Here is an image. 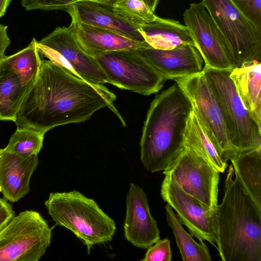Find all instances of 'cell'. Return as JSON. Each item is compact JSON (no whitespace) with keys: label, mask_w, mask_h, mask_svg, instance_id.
<instances>
[{"label":"cell","mask_w":261,"mask_h":261,"mask_svg":"<svg viewBox=\"0 0 261 261\" xmlns=\"http://www.w3.org/2000/svg\"><path fill=\"white\" fill-rule=\"evenodd\" d=\"M115 94L88 82L49 60H42L38 76L16 114L17 128L45 134L60 125L84 122L108 107L125 122L114 104Z\"/></svg>","instance_id":"cell-1"},{"label":"cell","mask_w":261,"mask_h":261,"mask_svg":"<svg viewBox=\"0 0 261 261\" xmlns=\"http://www.w3.org/2000/svg\"><path fill=\"white\" fill-rule=\"evenodd\" d=\"M192 105L175 83L158 94L150 104L140 140L141 161L151 173L164 171L185 146Z\"/></svg>","instance_id":"cell-2"},{"label":"cell","mask_w":261,"mask_h":261,"mask_svg":"<svg viewBox=\"0 0 261 261\" xmlns=\"http://www.w3.org/2000/svg\"><path fill=\"white\" fill-rule=\"evenodd\" d=\"M234 175L230 165L216 210L217 249L223 261H261V211Z\"/></svg>","instance_id":"cell-3"},{"label":"cell","mask_w":261,"mask_h":261,"mask_svg":"<svg viewBox=\"0 0 261 261\" xmlns=\"http://www.w3.org/2000/svg\"><path fill=\"white\" fill-rule=\"evenodd\" d=\"M45 205L56 225L67 228L82 240L88 254L93 245L112 240L116 229L114 220L94 199L80 192L50 193Z\"/></svg>","instance_id":"cell-4"},{"label":"cell","mask_w":261,"mask_h":261,"mask_svg":"<svg viewBox=\"0 0 261 261\" xmlns=\"http://www.w3.org/2000/svg\"><path fill=\"white\" fill-rule=\"evenodd\" d=\"M224 36L234 68L253 60L261 62V29L251 23L232 0H202Z\"/></svg>","instance_id":"cell-5"},{"label":"cell","mask_w":261,"mask_h":261,"mask_svg":"<svg viewBox=\"0 0 261 261\" xmlns=\"http://www.w3.org/2000/svg\"><path fill=\"white\" fill-rule=\"evenodd\" d=\"M231 70L205 66L202 70L222 103L233 146L238 151L260 149L261 127L251 117L238 95L229 76Z\"/></svg>","instance_id":"cell-6"},{"label":"cell","mask_w":261,"mask_h":261,"mask_svg":"<svg viewBox=\"0 0 261 261\" xmlns=\"http://www.w3.org/2000/svg\"><path fill=\"white\" fill-rule=\"evenodd\" d=\"M32 41L24 48L3 59L0 66V120L15 121L20 105L39 72L41 60Z\"/></svg>","instance_id":"cell-7"},{"label":"cell","mask_w":261,"mask_h":261,"mask_svg":"<svg viewBox=\"0 0 261 261\" xmlns=\"http://www.w3.org/2000/svg\"><path fill=\"white\" fill-rule=\"evenodd\" d=\"M173 80L189 99L221 157L227 162L239 151L230 141L222 103L203 71Z\"/></svg>","instance_id":"cell-8"},{"label":"cell","mask_w":261,"mask_h":261,"mask_svg":"<svg viewBox=\"0 0 261 261\" xmlns=\"http://www.w3.org/2000/svg\"><path fill=\"white\" fill-rule=\"evenodd\" d=\"M51 238V229L38 212H22L0 230V261H37Z\"/></svg>","instance_id":"cell-9"},{"label":"cell","mask_w":261,"mask_h":261,"mask_svg":"<svg viewBox=\"0 0 261 261\" xmlns=\"http://www.w3.org/2000/svg\"><path fill=\"white\" fill-rule=\"evenodd\" d=\"M109 83L143 95L159 92L166 81L138 49L105 53L95 58Z\"/></svg>","instance_id":"cell-10"},{"label":"cell","mask_w":261,"mask_h":261,"mask_svg":"<svg viewBox=\"0 0 261 261\" xmlns=\"http://www.w3.org/2000/svg\"><path fill=\"white\" fill-rule=\"evenodd\" d=\"M36 45L39 54L82 79L97 85L109 83L96 59L79 45L70 25L57 27Z\"/></svg>","instance_id":"cell-11"},{"label":"cell","mask_w":261,"mask_h":261,"mask_svg":"<svg viewBox=\"0 0 261 261\" xmlns=\"http://www.w3.org/2000/svg\"><path fill=\"white\" fill-rule=\"evenodd\" d=\"M163 174L211 211L216 210L220 172L192 148L185 145L177 158Z\"/></svg>","instance_id":"cell-12"},{"label":"cell","mask_w":261,"mask_h":261,"mask_svg":"<svg viewBox=\"0 0 261 261\" xmlns=\"http://www.w3.org/2000/svg\"><path fill=\"white\" fill-rule=\"evenodd\" d=\"M183 19L204 66L232 70L228 44L202 2L190 4L183 13Z\"/></svg>","instance_id":"cell-13"},{"label":"cell","mask_w":261,"mask_h":261,"mask_svg":"<svg viewBox=\"0 0 261 261\" xmlns=\"http://www.w3.org/2000/svg\"><path fill=\"white\" fill-rule=\"evenodd\" d=\"M161 195L193 237L199 242L206 241L217 249L216 210L211 211L187 194L168 175H165L162 181Z\"/></svg>","instance_id":"cell-14"},{"label":"cell","mask_w":261,"mask_h":261,"mask_svg":"<svg viewBox=\"0 0 261 261\" xmlns=\"http://www.w3.org/2000/svg\"><path fill=\"white\" fill-rule=\"evenodd\" d=\"M126 206L123 224L125 239L135 247L148 248L160 239V230L151 215L144 190L134 183L130 184Z\"/></svg>","instance_id":"cell-15"},{"label":"cell","mask_w":261,"mask_h":261,"mask_svg":"<svg viewBox=\"0 0 261 261\" xmlns=\"http://www.w3.org/2000/svg\"><path fill=\"white\" fill-rule=\"evenodd\" d=\"M138 50L166 81L196 74L203 68V59L196 47L192 45L186 44L169 50L151 47Z\"/></svg>","instance_id":"cell-16"},{"label":"cell","mask_w":261,"mask_h":261,"mask_svg":"<svg viewBox=\"0 0 261 261\" xmlns=\"http://www.w3.org/2000/svg\"><path fill=\"white\" fill-rule=\"evenodd\" d=\"M67 13L72 19L111 30L130 39L145 42L140 27L116 14L109 5L95 1L83 0L74 3Z\"/></svg>","instance_id":"cell-17"},{"label":"cell","mask_w":261,"mask_h":261,"mask_svg":"<svg viewBox=\"0 0 261 261\" xmlns=\"http://www.w3.org/2000/svg\"><path fill=\"white\" fill-rule=\"evenodd\" d=\"M38 164V155L22 157L0 148V187L5 199L15 202L30 192Z\"/></svg>","instance_id":"cell-18"},{"label":"cell","mask_w":261,"mask_h":261,"mask_svg":"<svg viewBox=\"0 0 261 261\" xmlns=\"http://www.w3.org/2000/svg\"><path fill=\"white\" fill-rule=\"evenodd\" d=\"M70 26L81 47L94 58L111 51L150 47L146 42L136 41L111 30L74 19Z\"/></svg>","instance_id":"cell-19"},{"label":"cell","mask_w":261,"mask_h":261,"mask_svg":"<svg viewBox=\"0 0 261 261\" xmlns=\"http://www.w3.org/2000/svg\"><path fill=\"white\" fill-rule=\"evenodd\" d=\"M229 76L251 117L261 127V62H246L234 68Z\"/></svg>","instance_id":"cell-20"},{"label":"cell","mask_w":261,"mask_h":261,"mask_svg":"<svg viewBox=\"0 0 261 261\" xmlns=\"http://www.w3.org/2000/svg\"><path fill=\"white\" fill-rule=\"evenodd\" d=\"M139 31L150 47L169 50L189 44L195 47L188 28L180 22L169 18L158 17L140 27Z\"/></svg>","instance_id":"cell-21"},{"label":"cell","mask_w":261,"mask_h":261,"mask_svg":"<svg viewBox=\"0 0 261 261\" xmlns=\"http://www.w3.org/2000/svg\"><path fill=\"white\" fill-rule=\"evenodd\" d=\"M230 161L235 176L261 211V148L239 151Z\"/></svg>","instance_id":"cell-22"},{"label":"cell","mask_w":261,"mask_h":261,"mask_svg":"<svg viewBox=\"0 0 261 261\" xmlns=\"http://www.w3.org/2000/svg\"><path fill=\"white\" fill-rule=\"evenodd\" d=\"M185 145L196 151L220 173H224L225 171L227 162L221 157L205 127L193 109L187 122Z\"/></svg>","instance_id":"cell-23"},{"label":"cell","mask_w":261,"mask_h":261,"mask_svg":"<svg viewBox=\"0 0 261 261\" xmlns=\"http://www.w3.org/2000/svg\"><path fill=\"white\" fill-rule=\"evenodd\" d=\"M166 221L173 231L181 257L184 261H211L208 248L202 242L197 243L187 232L183 224L171 207L165 205Z\"/></svg>","instance_id":"cell-24"},{"label":"cell","mask_w":261,"mask_h":261,"mask_svg":"<svg viewBox=\"0 0 261 261\" xmlns=\"http://www.w3.org/2000/svg\"><path fill=\"white\" fill-rule=\"evenodd\" d=\"M45 134L29 128H17L5 150L27 157L38 155L41 150Z\"/></svg>","instance_id":"cell-25"},{"label":"cell","mask_w":261,"mask_h":261,"mask_svg":"<svg viewBox=\"0 0 261 261\" xmlns=\"http://www.w3.org/2000/svg\"><path fill=\"white\" fill-rule=\"evenodd\" d=\"M109 5L118 16L138 27L158 17L142 0H121Z\"/></svg>","instance_id":"cell-26"},{"label":"cell","mask_w":261,"mask_h":261,"mask_svg":"<svg viewBox=\"0 0 261 261\" xmlns=\"http://www.w3.org/2000/svg\"><path fill=\"white\" fill-rule=\"evenodd\" d=\"M83 0H21L22 6L27 10H62L68 12L75 3Z\"/></svg>","instance_id":"cell-27"},{"label":"cell","mask_w":261,"mask_h":261,"mask_svg":"<svg viewBox=\"0 0 261 261\" xmlns=\"http://www.w3.org/2000/svg\"><path fill=\"white\" fill-rule=\"evenodd\" d=\"M232 1L251 23L261 29V0H232Z\"/></svg>","instance_id":"cell-28"},{"label":"cell","mask_w":261,"mask_h":261,"mask_svg":"<svg viewBox=\"0 0 261 261\" xmlns=\"http://www.w3.org/2000/svg\"><path fill=\"white\" fill-rule=\"evenodd\" d=\"M144 258L142 261H171L172 252L170 242L168 238L159 239L147 248Z\"/></svg>","instance_id":"cell-29"},{"label":"cell","mask_w":261,"mask_h":261,"mask_svg":"<svg viewBox=\"0 0 261 261\" xmlns=\"http://www.w3.org/2000/svg\"><path fill=\"white\" fill-rule=\"evenodd\" d=\"M15 216L12 205L6 199L0 198V230Z\"/></svg>","instance_id":"cell-30"},{"label":"cell","mask_w":261,"mask_h":261,"mask_svg":"<svg viewBox=\"0 0 261 261\" xmlns=\"http://www.w3.org/2000/svg\"><path fill=\"white\" fill-rule=\"evenodd\" d=\"M8 26L0 24V66L5 57V53L11 41L7 33Z\"/></svg>","instance_id":"cell-31"},{"label":"cell","mask_w":261,"mask_h":261,"mask_svg":"<svg viewBox=\"0 0 261 261\" xmlns=\"http://www.w3.org/2000/svg\"><path fill=\"white\" fill-rule=\"evenodd\" d=\"M121 0H96V2L112 5L117 1ZM146 5L150 8V9L154 12L160 0H142Z\"/></svg>","instance_id":"cell-32"},{"label":"cell","mask_w":261,"mask_h":261,"mask_svg":"<svg viewBox=\"0 0 261 261\" xmlns=\"http://www.w3.org/2000/svg\"><path fill=\"white\" fill-rule=\"evenodd\" d=\"M12 0H0V18L5 14L6 10Z\"/></svg>","instance_id":"cell-33"},{"label":"cell","mask_w":261,"mask_h":261,"mask_svg":"<svg viewBox=\"0 0 261 261\" xmlns=\"http://www.w3.org/2000/svg\"><path fill=\"white\" fill-rule=\"evenodd\" d=\"M89 1H96V0H89Z\"/></svg>","instance_id":"cell-34"},{"label":"cell","mask_w":261,"mask_h":261,"mask_svg":"<svg viewBox=\"0 0 261 261\" xmlns=\"http://www.w3.org/2000/svg\"><path fill=\"white\" fill-rule=\"evenodd\" d=\"M1 187H0V192H1Z\"/></svg>","instance_id":"cell-35"}]
</instances>
